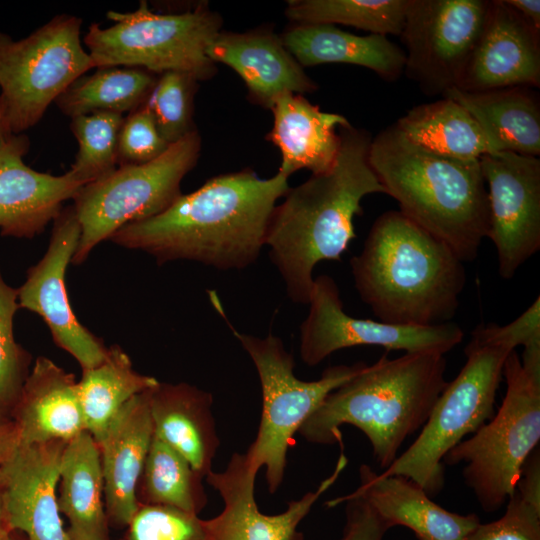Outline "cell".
<instances>
[{"instance_id": "484cf974", "label": "cell", "mask_w": 540, "mask_h": 540, "mask_svg": "<svg viewBox=\"0 0 540 540\" xmlns=\"http://www.w3.org/2000/svg\"><path fill=\"white\" fill-rule=\"evenodd\" d=\"M284 46L302 67L345 63L368 68L394 81L404 72V50L387 36H360L332 24L297 23L280 36Z\"/></svg>"}, {"instance_id": "4dcf8cb0", "label": "cell", "mask_w": 540, "mask_h": 540, "mask_svg": "<svg viewBox=\"0 0 540 540\" xmlns=\"http://www.w3.org/2000/svg\"><path fill=\"white\" fill-rule=\"evenodd\" d=\"M157 78L138 67H97L91 75L83 74L71 83L55 103L70 118L99 111L123 115L144 103Z\"/></svg>"}, {"instance_id": "d590c367", "label": "cell", "mask_w": 540, "mask_h": 540, "mask_svg": "<svg viewBox=\"0 0 540 540\" xmlns=\"http://www.w3.org/2000/svg\"><path fill=\"white\" fill-rule=\"evenodd\" d=\"M19 309L18 290L0 272V411L12 409L28 375L29 356L14 337V316Z\"/></svg>"}, {"instance_id": "f35d334b", "label": "cell", "mask_w": 540, "mask_h": 540, "mask_svg": "<svg viewBox=\"0 0 540 540\" xmlns=\"http://www.w3.org/2000/svg\"><path fill=\"white\" fill-rule=\"evenodd\" d=\"M464 540H540V509L514 491L503 516L493 522H480Z\"/></svg>"}, {"instance_id": "ffe728a7", "label": "cell", "mask_w": 540, "mask_h": 540, "mask_svg": "<svg viewBox=\"0 0 540 540\" xmlns=\"http://www.w3.org/2000/svg\"><path fill=\"white\" fill-rule=\"evenodd\" d=\"M149 390L129 400L97 442L108 521L127 526L139 507L137 486L154 436Z\"/></svg>"}, {"instance_id": "277c9868", "label": "cell", "mask_w": 540, "mask_h": 540, "mask_svg": "<svg viewBox=\"0 0 540 540\" xmlns=\"http://www.w3.org/2000/svg\"><path fill=\"white\" fill-rule=\"evenodd\" d=\"M445 371L439 352H409L395 359L385 353L329 393L298 432L310 443L343 447L341 426H355L385 470L405 440L424 426L448 383Z\"/></svg>"}, {"instance_id": "1f68e13d", "label": "cell", "mask_w": 540, "mask_h": 540, "mask_svg": "<svg viewBox=\"0 0 540 540\" xmlns=\"http://www.w3.org/2000/svg\"><path fill=\"white\" fill-rule=\"evenodd\" d=\"M203 479L184 457L154 435L138 482L137 500L198 515L208 502Z\"/></svg>"}, {"instance_id": "9a60e30c", "label": "cell", "mask_w": 540, "mask_h": 540, "mask_svg": "<svg viewBox=\"0 0 540 540\" xmlns=\"http://www.w3.org/2000/svg\"><path fill=\"white\" fill-rule=\"evenodd\" d=\"M80 235L81 226L73 205L63 208L53 221L46 253L28 269L25 282L17 290L19 308L38 314L54 342L84 370L100 364L108 348L79 322L68 298L65 274Z\"/></svg>"}, {"instance_id": "ac0fdd59", "label": "cell", "mask_w": 540, "mask_h": 540, "mask_svg": "<svg viewBox=\"0 0 540 540\" xmlns=\"http://www.w3.org/2000/svg\"><path fill=\"white\" fill-rule=\"evenodd\" d=\"M539 86L540 30L504 0H492L457 89L480 92Z\"/></svg>"}, {"instance_id": "2e32d148", "label": "cell", "mask_w": 540, "mask_h": 540, "mask_svg": "<svg viewBox=\"0 0 540 540\" xmlns=\"http://www.w3.org/2000/svg\"><path fill=\"white\" fill-rule=\"evenodd\" d=\"M348 463L341 453L330 476L314 491L288 503L286 510L276 515L262 513L255 500L257 471L245 454L234 453L222 472L211 471L207 483L218 491L224 507L220 514L205 520L208 540H304L298 531L301 521L316 501L338 479Z\"/></svg>"}, {"instance_id": "f1b7e54d", "label": "cell", "mask_w": 540, "mask_h": 540, "mask_svg": "<svg viewBox=\"0 0 540 540\" xmlns=\"http://www.w3.org/2000/svg\"><path fill=\"white\" fill-rule=\"evenodd\" d=\"M395 125L411 142L439 155L468 160L494 153L478 122L449 97L413 107Z\"/></svg>"}, {"instance_id": "5b68a950", "label": "cell", "mask_w": 540, "mask_h": 540, "mask_svg": "<svg viewBox=\"0 0 540 540\" xmlns=\"http://www.w3.org/2000/svg\"><path fill=\"white\" fill-rule=\"evenodd\" d=\"M368 161L400 212L473 261L489 229V202L479 159H457L411 142L395 124L371 140Z\"/></svg>"}, {"instance_id": "bcb514c9", "label": "cell", "mask_w": 540, "mask_h": 540, "mask_svg": "<svg viewBox=\"0 0 540 540\" xmlns=\"http://www.w3.org/2000/svg\"><path fill=\"white\" fill-rule=\"evenodd\" d=\"M0 540H17L12 536V531L7 532L5 535H3Z\"/></svg>"}, {"instance_id": "f6af8a7d", "label": "cell", "mask_w": 540, "mask_h": 540, "mask_svg": "<svg viewBox=\"0 0 540 540\" xmlns=\"http://www.w3.org/2000/svg\"><path fill=\"white\" fill-rule=\"evenodd\" d=\"M10 530L8 529L3 512L2 495H1V478H0V538Z\"/></svg>"}, {"instance_id": "7a4b0ae2", "label": "cell", "mask_w": 540, "mask_h": 540, "mask_svg": "<svg viewBox=\"0 0 540 540\" xmlns=\"http://www.w3.org/2000/svg\"><path fill=\"white\" fill-rule=\"evenodd\" d=\"M340 149L332 167L312 176L284 195L275 206L265 245L279 271L288 297L308 304L314 267L339 261L356 237L353 220L361 201L385 193L368 161L371 137L350 125L340 127Z\"/></svg>"}, {"instance_id": "4316f807", "label": "cell", "mask_w": 540, "mask_h": 540, "mask_svg": "<svg viewBox=\"0 0 540 540\" xmlns=\"http://www.w3.org/2000/svg\"><path fill=\"white\" fill-rule=\"evenodd\" d=\"M57 502L69 521V540H110L99 447L84 431L64 447Z\"/></svg>"}, {"instance_id": "d6a6232c", "label": "cell", "mask_w": 540, "mask_h": 540, "mask_svg": "<svg viewBox=\"0 0 540 540\" xmlns=\"http://www.w3.org/2000/svg\"><path fill=\"white\" fill-rule=\"evenodd\" d=\"M406 0H290L285 15L296 23L342 24L400 36Z\"/></svg>"}, {"instance_id": "8fae6325", "label": "cell", "mask_w": 540, "mask_h": 540, "mask_svg": "<svg viewBox=\"0 0 540 540\" xmlns=\"http://www.w3.org/2000/svg\"><path fill=\"white\" fill-rule=\"evenodd\" d=\"M82 19L57 15L15 41L0 32V103L12 134L36 125L49 105L94 68L81 44Z\"/></svg>"}, {"instance_id": "83f0119b", "label": "cell", "mask_w": 540, "mask_h": 540, "mask_svg": "<svg viewBox=\"0 0 540 540\" xmlns=\"http://www.w3.org/2000/svg\"><path fill=\"white\" fill-rule=\"evenodd\" d=\"M449 97L478 122L493 152L540 155V103L532 88L507 87L480 92L451 89Z\"/></svg>"}, {"instance_id": "4fadbf2b", "label": "cell", "mask_w": 540, "mask_h": 540, "mask_svg": "<svg viewBox=\"0 0 540 540\" xmlns=\"http://www.w3.org/2000/svg\"><path fill=\"white\" fill-rule=\"evenodd\" d=\"M339 293L330 276L314 278L309 313L300 327L299 347L301 360L310 367L336 351L354 346L445 355L463 339V330L451 321L433 326H403L350 316L343 309Z\"/></svg>"}, {"instance_id": "cb8c5ba5", "label": "cell", "mask_w": 540, "mask_h": 540, "mask_svg": "<svg viewBox=\"0 0 540 540\" xmlns=\"http://www.w3.org/2000/svg\"><path fill=\"white\" fill-rule=\"evenodd\" d=\"M149 401L154 435L205 478L220 445L212 394L185 382H158Z\"/></svg>"}, {"instance_id": "30bf717a", "label": "cell", "mask_w": 540, "mask_h": 540, "mask_svg": "<svg viewBox=\"0 0 540 540\" xmlns=\"http://www.w3.org/2000/svg\"><path fill=\"white\" fill-rule=\"evenodd\" d=\"M200 150L201 138L195 130L150 162L118 166L83 185L73 197L81 235L72 263L85 262L99 243L124 225L167 209L182 194V179L196 165Z\"/></svg>"}, {"instance_id": "e0dca14e", "label": "cell", "mask_w": 540, "mask_h": 540, "mask_svg": "<svg viewBox=\"0 0 540 540\" xmlns=\"http://www.w3.org/2000/svg\"><path fill=\"white\" fill-rule=\"evenodd\" d=\"M65 441L18 446L0 465L4 519L28 540H69L57 502Z\"/></svg>"}, {"instance_id": "f546056e", "label": "cell", "mask_w": 540, "mask_h": 540, "mask_svg": "<svg viewBox=\"0 0 540 540\" xmlns=\"http://www.w3.org/2000/svg\"><path fill=\"white\" fill-rule=\"evenodd\" d=\"M158 382L134 370L129 356L119 346L109 347L105 359L95 367L82 370L77 381L86 431L98 442L118 411Z\"/></svg>"}, {"instance_id": "6da1fadb", "label": "cell", "mask_w": 540, "mask_h": 540, "mask_svg": "<svg viewBox=\"0 0 540 540\" xmlns=\"http://www.w3.org/2000/svg\"><path fill=\"white\" fill-rule=\"evenodd\" d=\"M289 189L281 172L268 179L251 170L221 174L158 215L124 225L109 240L158 264L189 260L241 270L259 257L276 201Z\"/></svg>"}, {"instance_id": "d6986e66", "label": "cell", "mask_w": 540, "mask_h": 540, "mask_svg": "<svg viewBox=\"0 0 540 540\" xmlns=\"http://www.w3.org/2000/svg\"><path fill=\"white\" fill-rule=\"evenodd\" d=\"M25 134L13 135L0 149V233L33 238L54 221L62 204L83 186L68 172L61 176L38 172L23 157L29 150Z\"/></svg>"}, {"instance_id": "7402d4cb", "label": "cell", "mask_w": 540, "mask_h": 540, "mask_svg": "<svg viewBox=\"0 0 540 540\" xmlns=\"http://www.w3.org/2000/svg\"><path fill=\"white\" fill-rule=\"evenodd\" d=\"M12 413L18 446L68 442L86 431L74 375L43 356L28 373Z\"/></svg>"}, {"instance_id": "d4e9b609", "label": "cell", "mask_w": 540, "mask_h": 540, "mask_svg": "<svg viewBox=\"0 0 540 540\" xmlns=\"http://www.w3.org/2000/svg\"><path fill=\"white\" fill-rule=\"evenodd\" d=\"M274 123L267 138L281 152L278 172L289 177L300 169L329 170L340 149L337 127L350 125L340 114L323 112L299 94H284L270 108Z\"/></svg>"}, {"instance_id": "3957f363", "label": "cell", "mask_w": 540, "mask_h": 540, "mask_svg": "<svg viewBox=\"0 0 540 540\" xmlns=\"http://www.w3.org/2000/svg\"><path fill=\"white\" fill-rule=\"evenodd\" d=\"M463 263L400 211L380 215L350 260L361 300L378 321L403 326L450 322L466 284Z\"/></svg>"}, {"instance_id": "52a82bcc", "label": "cell", "mask_w": 540, "mask_h": 540, "mask_svg": "<svg viewBox=\"0 0 540 540\" xmlns=\"http://www.w3.org/2000/svg\"><path fill=\"white\" fill-rule=\"evenodd\" d=\"M502 376L506 394L498 411L443 458L449 466L464 464V482L486 513L507 503L524 461L540 441V371L524 367L513 350Z\"/></svg>"}, {"instance_id": "7bdbcfd3", "label": "cell", "mask_w": 540, "mask_h": 540, "mask_svg": "<svg viewBox=\"0 0 540 540\" xmlns=\"http://www.w3.org/2000/svg\"><path fill=\"white\" fill-rule=\"evenodd\" d=\"M504 2L519 13L532 26L540 30L539 0H504Z\"/></svg>"}, {"instance_id": "44dd1931", "label": "cell", "mask_w": 540, "mask_h": 540, "mask_svg": "<svg viewBox=\"0 0 540 540\" xmlns=\"http://www.w3.org/2000/svg\"><path fill=\"white\" fill-rule=\"evenodd\" d=\"M208 58L232 68L244 81L251 99L271 108L284 94L312 93L317 84L268 30L220 32L206 49Z\"/></svg>"}, {"instance_id": "8d00e7d4", "label": "cell", "mask_w": 540, "mask_h": 540, "mask_svg": "<svg viewBox=\"0 0 540 540\" xmlns=\"http://www.w3.org/2000/svg\"><path fill=\"white\" fill-rule=\"evenodd\" d=\"M125 540H208L206 521L165 505L139 504Z\"/></svg>"}, {"instance_id": "8992f818", "label": "cell", "mask_w": 540, "mask_h": 540, "mask_svg": "<svg viewBox=\"0 0 540 540\" xmlns=\"http://www.w3.org/2000/svg\"><path fill=\"white\" fill-rule=\"evenodd\" d=\"M516 345L502 326H477L467 343L466 362L448 382L415 441L381 476L401 475L430 497L444 486L443 458L495 414L494 404L505 360Z\"/></svg>"}, {"instance_id": "9c48e42d", "label": "cell", "mask_w": 540, "mask_h": 540, "mask_svg": "<svg viewBox=\"0 0 540 540\" xmlns=\"http://www.w3.org/2000/svg\"><path fill=\"white\" fill-rule=\"evenodd\" d=\"M115 24L102 28L92 23L84 43L94 68L129 66L154 74L180 71L198 81L214 75L208 45L221 32L222 19L206 5L180 13H154L147 1L133 12L108 11Z\"/></svg>"}, {"instance_id": "836d02e7", "label": "cell", "mask_w": 540, "mask_h": 540, "mask_svg": "<svg viewBox=\"0 0 540 540\" xmlns=\"http://www.w3.org/2000/svg\"><path fill=\"white\" fill-rule=\"evenodd\" d=\"M124 116L94 112L71 118L70 129L78 142V152L68 173L82 185L112 173L117 167V147Z\"/></svg>"}, {"instance_id": "603a6c76", "label": "cell", "mask_w": 540, "mask_h": 540, "mask_svg": "<svg viewBox=\"0 0 540 540\" xmlns=\"http://www.w3.org/2000/svg\"><path fill=\"white\" fill-rule=\"evenodd\" d=\"M359 481L350 495L363 497L391 528L404 526L418 540H464L480 523L474 513L461 515L442 508L404 476H381L362 464Z\"/></svg>"}, {"instance_id": "74e56055", "label": "cell", "mask_w": 540, "mask_h": 540, "mask_svg": "<svg viewBox=\"0 0 540 540\" xmlns=\"http://www.w3.org/2000/svg\"><path fill=\"white\" fill-rule=\"evenodd\" d=\"M170 145L161 137L149 110L140 106L123 119L118 137V166L150 162Z\"/></svg>"}, {"instance_id": "b9f144b4", "label": "cell", "mask_w": 540, "mask_h": 540, "mask_svg": "<svg viewBox=\"0 0 540 540\" xmlns=\"http://www.w3.org/2000/svg\"><path fill=\"white\" fill-rule=\"evenodd\" d=\"M18 447V437L12 418L0 411V465L5 463Z\"/></svg>"}, {"instance_id": "ab89813d", "label": "cell", "mask_w": 540, "mask_h": 540, "mask_svg": "<svg viewBox=\"0 0 540 540\" xmlns=\"http://www.w3.org/2000/svg\"><path fill=\"white\" fill-rule=\"evenodd\" d=\"M345 503V525L341 540H383L390 525L360 496L350 494L326 502L328 507Z\"/></svg>"}, {"instance_id": "ba28073f", "label": "cell", "mask_w": 540, "mask_h": 540, "mask_svg": "<svg viewBox=\"0 0 540 540\" xmlns=\"http://www.w3.org/2000/svg\"><path fill=\"white\" fill-rule=\"evenodd\" d=\"M213 304L229 324L216 297ZM233 335L248 353L257 370L262 394V411L257 435L246 451L249 465L257 472L266 469L268 490L274 494L286 470L288 449L293 436L321 405L326 396L344 384L366 365H334L315 381H303L294 374V359L282 340L269 333L266 337L238 332Z\"/></svg>"}, {"instance_id": "60d3db41", "label": "cell", "mask_w": 540, "mask_h": 540, "mask_svg": "<svg viewBox=\"0 0 540 540\" xmlns=\"http://www.w3.org/2000/svg\"><path fill=\"white\" fill-rule=\"evenodd\" d=\"M515 491L526 502L540 509V452L537 446L524 461Z\"/></svg>"}, {"instance_id": "e575fe53", "label": "cell", "mask_w": 540, "mask_h": 540, "mask_svg": "<svg viewBox=\"0 0 540 540\" xmlns=\"http://www.w3.org/2000/svg\"><path fill=\"white\" fill-rule=\"evenodd\" d=\"M197 82L193 75L185 72L159 74L141 105L149 110L161 137L169 144L196 130L193 110Z\"/></svg>"}, {"instance_id": "ee69618b", "label": "cell", "mask_w": 540, "mask_h": 540, "mask_svg": "<svg viewBox=\"0 0 540 540\" xmlns=\"http://www.w3.org/2000/svg\"><path fill=\"white\" fill-rule=\"evenodd\" d=\"M12 134L4 117L3 109L0 103V149L12 138Z\"/></svg>"}, {"instance_id": "5bb4252c", "label": "cell", "mask_w": 540, "mask_h": 540, "mask_svg": "<svg viewBox=\"0 0 540 540\" xmlns=\"http://www.w3.org/2000/svg\"><path fill=\"white\" fill-rule=\"evenodd\" d=\"M488 186L489 238L503 279L540 249V159L510 151L479 158Z\"/></svg>"}, {"instance_id": "7c38bea8", "label": "cell", "mask_w": 540, "mask_h": 540, "mask_svg": "<svg viewBox=\"0 0 540 540\" xmlns=\"http://www.w3.org/2000/svg\"><path fill=\"white\" fill-rule=\"evenodd\" d=\"M490 0H406L400 37L404 72L423 93L457 88L483 29Z\"/></svg>"}]
</instances>
